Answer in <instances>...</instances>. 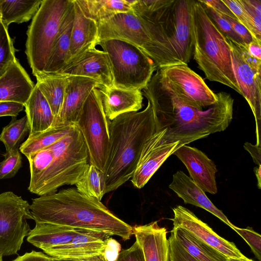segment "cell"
I'll list each match as a JSON object with an SVG mask.
<instances>
[{
  "label": "cell",
  "mask_w": 261,
  "mask_h": 261,
  "mask_svg": "<svg viewBox=\"0 0 261 261\" xmlns=\"http://www.w3.org/2000/svg\"><path fill=\"white\" fill-rule=\"evenodd\" d=\"M155 71L142 92L153 108L157 131L166 130L164 143L178 142L176 150L229 126L234 102L230 94L218 92L214 104L204 110L197 109L177 98L161 83Z\"/></svg>",
  "instance_id": "cell-1"
},
{
  "label": "cell",
  "mask_w": 261,
  "mask_h": 261,
  "mask_svg": "<svg viewBox=\"0 0 261 261\" xmlns=\"http://www.w3.org/2000/svg\"><path fill=\"white\" fill-rule=\"evenodd\" d=\"M132 9L150 39L147 56L156 68L189 63L191 0H135Z\"/></svg>",
  "instance_id": "cell-2"
},
{
  "label": "cell",
  "mask_w": 261,
  "mask_h": 261,
  "mask_svg": "<svg viewBox=\"0 0 261 261\" xmlns=\"http://www.w3.org/2000/svg\"><path fill=\"white\" fill-rule=\"evenodd\" d=\"M30 209L36 223L105 232L124 241L133 228L97 198L70 188L32 199Z\"/></svg>",
  "instance_id": "cell-3"
},
{
  "label": "cell",
  "mask_w": 261,
  "mask_h": 261,
  "mask_svg": "<svg viewBox=\"0 0 261 261\" xmlns=\"http://www.w3.org/2000/svg\"><path fill=\"white\" fill-rule=\"evenodd\" d=\"M156 131L153 108L148 101L143 110L124 113L110 121L109 152L101 174L105 194L132 178L144 146Z\"/></svg>",
  "instance_id": "cell-4"
},
{
  "label": "cell",
  "mask_w": 261,
  "mask_h": 261,
  "mask_svg": "<svg viewBox=\"0 0 261 261\" xmlns=\"http://www.w3.org/2000/svg\"><path fill=\"white\" fill-rule=\"evenodd\" d=\"M191 29L194 59L206 78L229 87L241 95L226 38L199 0H191Z\"/></svg>",
  "instance_id": "cell-5"
},
{
  "label": "cell",
  "mask_w": 261,
  "mask_h": 261,
  "mask_svg": "<svg viewBox=\"0 0 261 261\" xmlns=\"http://www.w3.org/2000/svg\"><path fill=\"white\" fill-rule=\"evenodd\" d=\"M50 147L53 156L48 166L36 183L28 187L30 192L40 196L56 193L64 185H75L90 165L87 146L75 124Z\"/></svg>",
  "instance_id": "cell-6"
},
{
  "label": "cell",
  "mask_w": 261,
  "mask_h": 261,
  "mask_svg": "<svg viewBox=\"0 0 261 261\" xmlns=\"http://www.w3.org/2000/svg\"><path fill=\"white\" fill-rule=\"evenodd\" d=\"M72 0H42L27 31L25 53L33 74L44 71L54 41Z\"/></svg>",
  "instance_id": "cell-7"
},
{
  "label": "cell",
  "mask_w": 261,
  "mask_h": 261,
  "mask_svg": "<svg viewBox=\"0 0 261 261\" xmlns=\"http://www.w3.org/2000/svg\"><path fill=\"white\" fill-rule=\"evenodd\" d=\"M107 55L113 86L124 89L143 90L156 67L141 49L125 41L109 39L98 43Z\"/></svg>",
  "instance_id": "cell-8"
},
{
  "label": "cell",
  "mask_w": 261,
  "mask_h": 261,
  "mask_svg": "<svg viewBox=\"0 0 261 261\" xmlns=\"http://www.w3.org/2000/svg\"><path fill=\"white\" fill-rule=\"evenodd\" d=\"M110 122L105 114L98 88H94L85 100L75 124L84 139L90 164L102 174L109 152Z\"/></svg>",
  "instance_id": "cell-9"
},
{
  "label": "cell",
  "mask_w": 261,
  "mask_h": 261,
  "mask_svg": "<svg viewBox=\"0 0 261 261\" xmlns=\"http://www.w3.org/2000/svg\"><path fill=\"white\" fill-rule=\"evenodd\" d=\"M161 83L177 98L193 107L203 109L214 104L218 93H214L202 78L186 64L157 68Z\"/></svg>",
  "instance_id": "cell-10"
},
{
  "label": "cell",
  "mask_w": 261,
  "mask_h": 261,
  "mask_svg": "<svg viewBox=\"0 0 261 261\" xmlns=\"http://www.w3.org/2000/svg\"><path fill=\"white\" fill-rule=\"evenodd\" d=\"M30 205L12 192L0 194V254L17 253L31 229L27 219H33Z\"/></svg>",
  "instance_id": "cell-11"
},
{
  "label": "cell",
  "mask_w": 261,
  "mask_h": 261,
  "mask_svg": "<svg viewBox=\"0 0 261 261\" xmlns=\"http://www.w3.org/2000/svg\"><path fill=\"white\" fill-rule=\"evenodd\" d=\"M226 38L231 49L233 72L241 95L247 100L255 118L256 144L261 145V60L252 57L245 44Z\"/></svg>",
  "instance_id": "cell-12"
},
{
  "label": "cell",
  "mask_w": 261,
  "mask_h": 261,
  "mask_svg": "<svg viewBox=\"0 0 261 261\" xmlns=\"http://www.w3.org/2000/svg\"><path fill=\"white\" fill-rule=\"evenodd\" d=\"M97 24V45L106 40H120L137 46L147 55L151 41L142 22L133 11L116 14Z\"/></svg>",
  "instance_id": "cell-13"
},
{
  "label": "cell",
  "mask_w": 261,
  "mask_h": 261,
  "mask_svg": "<svg viewBox=\"0 0 261 261\" xmlns=\"http://www.w3.org/2000/svg\"><path fill=\"white\" fill-rule=\"evenodd\" d=\"M172 210L174 213V217L172 219L173 228H181L186 230L227 257L238 259L247 258L233 242L218 235L188 208L178 205Z\"/></svg>",
  "instance_id": "cell-14"
},
{
  "label": "cell",
  "mask_w": 261,
  "mask_h": 261,
  "mask_svg": "<svg viewBox=\"0 0 261 261\" xmlns=\"http://www.w3.org/2000/svg\"><path fill=\"white\" fill-rule=\"evenodd\" d=\"M111 236L105 232L80 229L70 241L44 253L54 259L82 261L103 253Z\"/></svg>",
  "instance_id": "cell-15"
},
{
  "label": "cell",
  "mask_w": 261,
  "mask_h": 261,
  "mask_svg": "<svg viewBox=\"0 0 261 261\" xmlns=\"http://www.w3.org/2000/svg\"><path fill=\"white\" fill-rule=\"evenodd\" d=\"M166 130L156 131L147 140L141 152L131 181L137 188H143L167 158L178 142L165 143L162 141Z\"/></svg>",
  "instance_id": "cell-16"
},
{
  "label": "cell",
  "mask_w": 261,
  "mask_h": 261,
  "mask_svg": "<svg viewBox=\"0 0 261 261\" xmlns=\"http://www.w3.org/2000/svg\"><path fill=\"white\" fill-rule=\"evenodd\" d=\"M57 73L89 77L106 87L113 86L108 56L103 50L95 47L68 62Z\"/></svg>",
  "instance_id": "cell-17"
},
{
  "label": "cell",
  "mask_w": 261,
  "mask_h": 261,
  "mask_svg": "<svg viewBox=\"0 0 261 261\" xmlns=\"http://www.w3.org/2000/svg\"><path fill=\"white\" fill-rule=\"evenodd\" d=\"M185 165L192 180L204 192L217 193L216 174L217 172L214 162L199 149L182 145L172 153Z\"/></svg>",
  "instance_id": "cell-18"
},
{
  "label": "cell",
  "mask_w": 261,
  "mask_h": 261,
  "mask_svg": "<svg viewBox=\"0 0 261 261\" xmlns=\"http://www.w3.org/2000/svg\"><path fill=\"white\" fill-rule=\"evenodd\" d=\"M99 86L89 77L68 76L62 105L53 127L75 124L87 97L94 88Z\"/></svg>",
  "instance_id": "cell-19"
},
{
  "label": "cell",
  "mask_w": 261,
  "mask_h": 261,
  "mask_svg": "<svg viewBox=\"0 0 261 261\" xmlns=\"http://www.w3.org/2000/svg\"><path fill=\"white\" fill-rule=\"evenodd\" d=\"M98 90L101 97L105 114L110 121L121 114L138 112L142 108L141 90L102 86H100Z\"/></svg>",
  "instance_id": "cell-20"
},
{
  "label": "cell",
  "mask_w": 261,
  "mask_h": 261,
  "mask_svg": "<svg viewBox=\"0 0 261 261\" xmlns=\"http://www.w3.org/2000/svg\"><path fill=\"white\" fill-rule=\"evenodd\" d=\"M132 228L145 261H169V242L165 228L160 227L157 221Z\"/></svg>",
  "instance_id": "cell-21"
},
{
  "label": "cell",
  "mask_w": 261,
  "mask_h": 261,
  "mask_svg": "<svg viewBox=\"0 0 261 261\" xmlns=\"http://www.w3.org/2000/svg\"><path fill=\"white\" fill-rule=\"evenodd\" d=\"M35 85L16 59L0 77V101L15 102L24 105Z\"/></svg>",
  "instance_id": "cell-22"
},
{
  "label": "cell",
  "mask_w": 261,
  "mask_h": 261,
  "mask_svg": "<svg viewBox=\"0 0 261 261\" xmlns=\"http://www.w3.org/2000/svg\"><path fill=\"white\" fill-rule=\"evenodd\" d=\"M169 187L184 200L185 203L204 209L231 228L234 225L222 212L214 205L205 192L182 171H177L173 175L172 180Z\"/></svg>",
  "instance_id": "cell-23"
},
{
  "label": "cell",
  "mask_w": 261,
  "mask_h": 261,
  "mask_svg": "<svg viewBox=\"0 0 261 261\" xmlns=\"http://www.w3.org/2000/svg\"><path fill=\"white\" fill-rule=\"evenodd\" d=\"M74 17V4L72 0L54 41L43 72L50 74L57 73L69 60Z\"/></svg>",
  "instance_id": "cell-24"
},
{
  "label": "cell",
  "mask_w": 261,
  "mask_h": 261,
  "mask_svg": "<svg viewBox=\"0 0 261 261\" xmlns=\"http://www.w3.org/2000/svg\"><path fill=\"white\" fill-rule=\"evenodd\" d=\"M73 4L74 17L68 62L97 45V23L83 14L75 0H73Z\"/></svg>",
  "instance_id": "cell-25"
},
{
  "label": "cell",
  "mask_w": 261,
  "mask_h": 261,
  "mask_svg": "<svg viewBox=\"0 0 261 261\" xmlns=\"http://www.w3.org/2000/svg\"><path fill=\"white\" fill-rule=\"evenodd\" d=\"M80 229L47 223H36L27 241L43 252L70 241Z\"/></svg>",
  "instance_id": "cell-26"
},
{
  "label": "cell",
  "mask_w": 261,
  "mask_h": 261,
  "mask_svg": "<svg viewBox=\"0 0 261 261\" xmlns=\"http://www.w3.org/2000/svg\"><path fill=\"white\" fill-rule=\"evenodd\" d=\"M24 107L30 127L29 134L53 127L55 117L48 102L36 85Z\"/></svg>",
  "instance_id": "cell-27"
},
{
  "label": "cell",
  "mask_w": 261,
  "mask_h": 261,
  "mask_svg": "<svg viewBox=\"0 0 261 261\" xmlns=\"http://www.w3.org/2000/svg\"><path fill=\"white\" fill-rule=\"evenodd\" d=\"M33 75L37 80L36 85L48 102L55 121L62 105L68 75L44 72Z\"/></svg>",
  "instance_id": "cell-28"
},
{
  "label": "cell",
  "mask_w": 261,
  "mask_h": 261,
  "mask_svg": "<svg viewBox=\"0 0 261 261\" xmlns=\"http://www.w3.org/2000/svg\"><path fill=\"white\" fill-rule=\"evenodd\" d=\"M83 14L97 23L116 14L132 12L135 0H75Z\"/></svg>",
  "instance_id": "cell-29"
},
{
  "label": "cell",
  "mask_w": 261,
  "mask_h": 261,
  "mask_svg": "<svg viewBox=\"0 0 261 261\" xmlns=\"http://www.w3.org/2000/svg\"><path fill=\"white\" fill-rule=\"evenodd\" d=\"M171 234L198 261H228L225 255L183 228H173Z\"/></svg>",
  "instance_id": "cell-30"
},
{
  "label": "cell",
  "mask_w": 261,
  "mask_h": 261,
  "mask_svg": "<svg viewBox=\"0 0 261 261\" xmlns=\"http://www.w3.org/2000/svg\"><path fill=\"white\" fill-rule=\"evenodd\" d=\"M42 0H0V19L8 28L13 22L18 24L32 19Z\"/></svg>",
  "instance_id": "cell-31"
},
{
  "label": "cell",
  "mask_w": 261,
  "mask_h": 261,
  "mask_svg": "<svg viewBox=\"0 0 261 261\" xmlns=\"http://www.w3.org/2000/svg\"><path fill=\"white\" fill-rule=\"evenodd\" d=\"M74 124L59 125L43 132L29 134L27 139L20 145L19 151L27 157L46 148L67 135Z\"/></svg>",
  "instance_id": "cell-32"
},
{
  "label": "cell",
  "mask_w": 261,
  "mask_h": 261,
  "mask_svg": "<svg viewBox=\"0 0 261 261\" xmlns=\"http://www.w3.org/2000/svg\"><path fill=\"white\" fill-rule=\"evenodd\" d=\"M30 130L26 115L19 119L12 117L11 121L3 128L0 134V141L5 145L6 152L18 148L20 142Z\"/></svg>",
  "instance_id": "cell-33"
},
{
  "label": "cell",
  "mask_w": 261,
  "mask_h": 261,
  "mask_svg": "<svg viewBox=\"0 0 261 261\" xmlns=\"http://www.w3.org/2000/svg\"><path fill=\"white\" fill-rule=\"evenodd\" d=\"M101 174L94 166L90 164L83 177L74 185L80 192L101 201L105 194Z\"/></svg>",
  "instance_id": "cell-34"
},
{
  "label": "cell",
  "mask_w": 261,
  "mask_h": 261,
  "mask_svg": "<svg viewBox=\"0 0 261 261\" xmlns=\"http://www.w3.org/2000/svg\"><path fill=\"white\" fill-rule=\"evenodd\" d=\"M53 156L50 146L27 156L30 164V181L29 187L33 186L48 166Z\"/></svg>",
  "instance_id": "cell-35"
},
{
  "label": "cell",
  "mask_w": 261,
  "mask_h": 261,
  "mask_svg": "<svg viewBox=\"0 0 261 261\" xmlns=\"http://www.w3.org/2000/svg\"><path fill=\"white\" fill-rule=\"evenodd\" d=\"M16 59L13 39L0 20V77Z\"/></svg>",
  "instance_id": "cell-36"
},
{
  "label": "cell",
  "mask_w": 261,
  "mask_h": 261,
  "mask_svg": "<svg viewBox=\"0 0 261 261\" xmlns=\"http://www.w3.org/2000/svg\"><path fill=\"white\" fill-rule=\"evenodd\" d=\"M21 165V156L18 148L6 152L5 159L0 162V179L13 177Z\"/></svg>",
  "instance_id": "cell-37"
},
{
  "label": "cell",
  "mask_w": 261,
  "mask_h": 261,
  "mask_svg": "<svg viewBox=\"0 0 261 261\" xmlns=\"http://www.w3.org/2000/svg\"><path fill=\"white\" fill-rule=\"evenodd\" d=\"M202 4L203 5L208 17L225 37L239 44H244L241 38L234 32L230 23L226 20L212 7Z\"/></svg>",
  "instance_id": "cell-38"
},
{
  "label": "cell",
  "mask_w": 261,
  "mask_h": 261,
  "mask_svg": "<svg viewBox=\"0 0 261 261\" xmlns=\"http://www.w3.org/2000/svg\"><path fill=\"white\" fill-rule=\"evenodd\" d=\"M222 1L236 16L238 21L249 31L254 38L261 41L258 39L248 14L241 4L240 0Z\"/></svg>",
  "instance_id": "cell-39"
},
{
  "label": "cell",
  "mask_w": 261,
  "mask_h": 261,
  "mask_svg": "<svg viewBox=\"0 0 261 261\" xmlns=\"http://www.w3.org/2000/svg\"><path fill=\"white\" fill-rule=\"evenodd\" d=\"M247 12L258 39L261 40V1L240 0Z\"/></svg>",
  "instance_id": "cell-40"
},
{
  "label": "cell",
  "mask_w": 261,
  "mask_h": 261,
  "mask_svg": "<svg viewBox=\"0 0 261 261\" xmlns=\"http://www.w3.org/2000/svg\"><path fill=\"white\" fill-rule=\"evenodd\" d=\"M248 243L253 253L259 261H261V236L251 227L240 228L233 225L232 227Z\"/></svg>",
  "instance_id": "cell-41"
},
{
  "label": "cell",
  "mask_w": 261,
  "mask_h": 261,
  "mask_svg": "<svg viewBox=\"0 0 261 261\" xmlns=\"http://www.w3.org/2000/svg\"><path fill=\"white\" fill-rule=\"evenodd\" d=\"M170 261H198L191 255L171 234L168 239Z\"/></svg>",
  "instance_id": "cell-42"
},
{
  "label": "cell",
  "mask_w": 261,
  "mask_h": 261,
  "mask_svg": "<svg viewBox=\"0 0 261 261\" xmlns=\"http://www.w3.org/2000/svg\"><path fill=\"white\" fill-rule=\"evenodd\" d=\"M116 261H145V259L141 246L136 240L129 248L120 251Z\"/></svg>",
  "instance_id": "cell-43"
},
{
  "label": "cell",
  "mask_w": 261,
  "mask_h": 261,
  "mask_svg": "<svg viewBox=\"0 0 261 261\" xmlns=\"http://www.w3.org/2000/svg\"><path fill=\"white\" fill-rule=\"evenodd\" d=\"M219 14L230 23L234 32L241 38L243 43L246 45L249 44L253 40H256L249 31L238 20L230 17L221 14Z\"/></svg>",
  "instance_id": "cell-44"
},
{
  "label": "cell",
  "mask_w": 261,
  "mask_h": 261,
  "mask_svg": "<svg viewBox=\"0 0 261 261\" xmlns=\"http://www.w3.org/2000/svg\"><path fill=\"white\" fill-rule=\"evenodd\" d=\"M24 107L23 104L11 102L0 101V117L11 116L16 117Z\"/></svg>",
  "instance_id": "cell-45"
},
{
  "label": "cell",
  "mask_w": 261,
  "mask_h": 261,
  "mask_svg": "<svg viewBox=\"0 0 261 261\" xmlns=\"http://www.w3.org/2000/svg\"><path fill=\"white\" fill-rule=\"evenodd\" d=\"M120 251V244L110 237L108 240L103 253L107 261H116Z\"/></svg>",
  "instance_id": "cell-46"
},
{
  "label": "cell",
  "mask_w": 261,
  "mask_h": 261,
  "mask_svg": "<svg viewBox=\"0 0 261 261\" xmlns=\"http://www.w3.org/2000/svg\"><path fill=\"white\" fill-rule=\"evenodd\" d=\"M199 1L205 5H207L214 9L218 13L223 14L237 20L236 16L224 4L222 0L202 1Z\"/></svg>",
  "instance_id": "cell-47"
},
{
  "label": "cell",
  "mask_w": 261,
  "mask_h": 261,
  "mask_svg": "<svg viewBox=\"0 0 261 261\" xmlns=\"http://www.w3.org/2000/svg\"><path fill=\"white\" fill-rule=\"evenodd\" d=\"M13 261H54V259L43 252L32 251L18 256Z\"/></svg>",
  "instance_id": "cell-48"
},
{
  "label": "cell",
  "mask_w": 261,
  "mask_h": 261,
  "mask_svg": "<svg viewBox=\"0 0 261 261\" xmlns=\"http://www.w3.org/2000/svg\"><path fill=\"white\" fill-rule=\"evenodd\" d=\"M260 147L261 145H252L249 142H246L244 144L245 149L250 154L254 162L257 165H261Z\"/></svg>",
  "instance_id": "cell-49"
},
{
  "label": "cell",
  "mask_w": 261,
  "mask_h": 261,
  "mask_svg": "<svg viewBox=\"0 0 261 261\" xmlns=\"http://www.w3.org/2000/svg\"><path fill=\"white\" fill-rule=\"evenodd\" d=\"M248 53L254 58L261 60V41L253 40L246 45Z\"/></svg>",
  "instance_id": "cell-50"
},
{
  "label": "cell",
  "mask_w": 261,
  "mask_h": 261,
  "mask_svg": "<svg viewBox=\"0 0 261 261\" xmlns=\"http://www.w3.org/2000/svg\"><path fill=\"white\" fill-rule=\"evenodd\" d=\"M254 172L257 178V187L259 189H261V165H257L254 168Z\"/></svg>",
  "instance_id": "cell-51"
},
{
  "label": "cell",
  "mask_w": 261,
  "mask_h": 261,
  "mask_svg": "<svg viewBox=\"0 0 261 261\" xmlns=\"http://www.w3.org/2000/svg\"><path fill=\"white\" fill-rule=\"evenodd\" d=\"M82 261H107L105 258L103 253L90 257L84 259Z\"/></svg>",
  "instance_id": "cell-52"
},
{
  "label": "cell",
  "mask_w": 261,
  "mask_h": 261,
  "mask_svg": "<svg viewBox=\"0 0 261 261\" xmlns=\"http://www.w3.org/2000/svg\"><path fill=\"white\" fill-rule=\"evenodd\" d=\"M228 261H254L252 259H249L247 257L245 259H238V258L228 257Z\"/></svg>",
  "instance_id": "cell-53"
},
{
  "label": "cell",
  "mask_w": 261,
  "mask_h": 261,
  "mask_svg": "<svg viewBox=\"0 0 261 261\" xmlns=\"http://www.w3.org/2000/svg\"><path fill=\"white\" fill-rule=\"evenodd\" d=\"M54 259V261H76V260H68V259Z\"/></svg>",
  "instance_id": "cell-54"
},
{
  "label": "cell",
  "mask_w": 261,
  "mask_h": 261,
  "mask_svg": "<svg viewBox=\"0 0 261 261\" xmlns=\"http://www.w3.org/2000/svg\"><path fill=\"white\" fill-rule=\"evenodd\" d=\"M0 261H3V256L0 254Z\"/></svg>",
  "instance_id": "cell-55"
},
{
  "label": "cell",
  "mask_w": 261,
  "mask_h": 261,
  "mask_svg": "<svg viewBox=\"0 0 261 261\" xmlns=\"http://www.w3.org/2000/svg\"><path fill=\"white\" fill-rule=\"evenodd\" d=\"M1 20V19H0Z\"/></svg>",
  "instance_id": "cell-56"
}]
</instances>
